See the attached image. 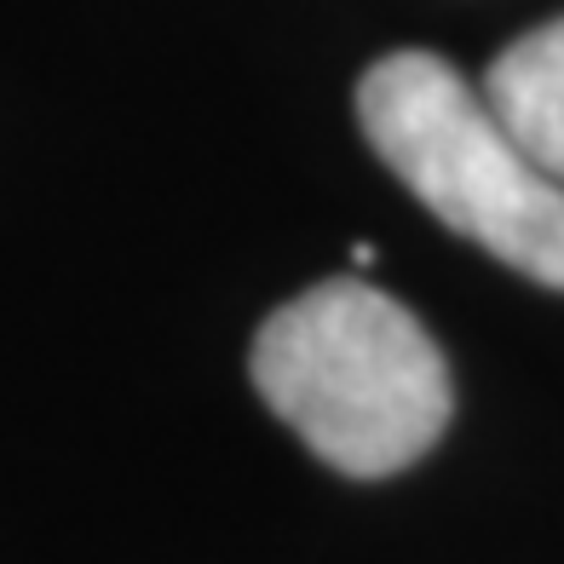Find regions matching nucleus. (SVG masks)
I'll use <instances>...</instances> for the list:
<instances>
[{
    "instance_id": "nucleus-2",
    "label": "nucleus",
    "mask_w": 564,
    "mask_h": 564,
    "mask_svg": "<svg viewBox=\"0 0 564 564\" xmlns=\"http://www.w3.org/2000/svg\"><path fill=\"white\" fill-rule=\"evenodd\" d=\"M357 121L455 237L542 289H564V185L535 167L467 75L438 53H392L357 87Z\"/></svg>"
},
{
    "instance_id": "nucleus-1",
    "label": "nucleus",
    "mask_w": 564,
    "mask_h": 564,
    "mask_svg": "<svg viewBox=\"0 0 564 564\" xmlns=\"http://www.w3.org/2000/svg\"><path fill=\"white\" fill-rule=\"evenodd\" d=\"M253 387L351 478L421 460L449 426V369L421 317L357 276L294 294L253 340Z\"/></svg>"
},
{
    "instance_id": "nucleus-3",
    "label": "nucleus",
    "mask_w": 564,
    "mask_h": 564,
    "mask_svg": "<svg viewBox=\"0 0 564 564\" xmlns=\"http://www.w3.org/2000/svg\"><path fill=\"white\" fill-rule=\"evenodd\" d=\"M484 98L501 116V127L519 150L542 167L553 185H564V18L530 30L484 75Z\"/></svg>"
}]
</instances>
